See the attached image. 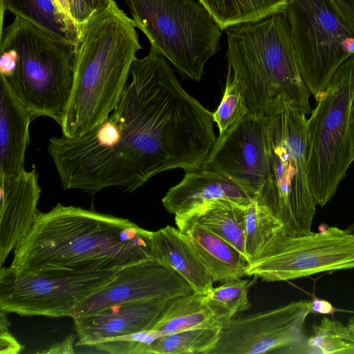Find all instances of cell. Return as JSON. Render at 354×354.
<instances>
[{
  "mask_svg": "<svg viewBox=\"0 0 354 354\" xmlns=\"http://www.w3.org/2000/svg\"><path fill=\"white\" fill-rule=\"evenodd\" d=\"M130 77L114 109L91 131L49 139L63 189L133 192L162 171L203 167L217 139L212 113L182 87L152 47L134 61Z\"/></svg>",
  "mask_w": 354,
  "mask_h": 354,
  "instance_id": "cell-1",
  "label": "cell"
},
{
  "mask_svg": "<svg viewBox=\"0 0 354 354\" xmlns=\"http://www.w3.org/2000/svg\"><path fill=\"white\" fill-rule=\"evenodd\" d=\"M152 234L128 218L57 203L38 212L10 266L32 272L118 271L153 259Z\"/></svg>",
  "mask_w": 354,
  "mask_h": 354,
  "instance_id": "cell-2",
  "label": "cell"
},
{
  "mask_svg": "<svg viewBox=\"0 0 354 354\" xmlns=\"http://www.w3.org/2000/svg\"><path fill=\"white\" fill-rule=\"evenodd\" d=\"M133 19L113 1L81 28L76 45L75 79L62 136H84L107 118L128 83L142 49Z\"/></svg>",
  "mask_w": 354,
  "mask_h": 354,
  "instance_id": "cell-3",
  "label": "cell"
},
{
  "mask_svg": "<svg viewBox=\"0 0 354 354\" xmlns=\"http://www.w3.org/2000/svg\"><path fill=\"white\" fill-rule=\"evenodd\" d=\"M227 73L249 113L266 116L282 99L306 115L310 93L302 77L283 11L227 28Z\"/></svg>",
  "mask_w": 354,
  "mask_h": 354,
  "instance_id": "cell-4",
  "label": "cell"
},
{
  "mask_svg": "<svg viewBox=\"0 0 354 354\" xmlns=\"http://www.w3.org/2000/svg\"><path fill=\"white\" fill-rule=\"evenodd\" d=\"M0 73L32 120L62 125L75 79L76 46L58 41L20 17L0 31Z\"/></svg>",
  "mask_w": 354,
  "mask_h": 354,
  "instance_id": "cell-5",
  "label": "cell"
},
{
  "mask_svg": "<svg viewBox=\"0 0 354 354\" xmlns=\"http://www.w3.org/2000/svg\"><path fill=\"white\" fill-rule=\"evenodd\" d=\"M267 117L268 168L257 200L295 236L311 232L317 203L310 188L306 115L282 98Z\"/></svg>",
  "mask_w": 354,
  "mask_h": 354,
  "instance_id": "cell-6",
  "label": "cell"
},
{
  "mask_svg": "<svg viewBox=\"0 0 354 354\" xmlns=\"http://www.w3.org/2000/svg\"><path fill=\"white\" fill-rule=\"evenodd\" d=\"M151 47L186 79L200 81L223 30L200 0H124Z\"/></svg>",
  "mask_w": 354,
  "mask_h": 354,
  "instance_id": "cell-7",
  "label": "cell"
},
{
  "mask_svg": "<svg viewBox=\"0 0 354 354\" xmlns=\"http://www.w3.org/2000/svg\"><path fill=\"white\" fill-rule=\"evenodd\" d=\"M354 97V53L334 72L307 119L310 188L317 205L335 195L352 163L350 111Z\"/></svg>",
  "mask_w": 354,
  "mask_h": 354,
  "instance_id": "cell-8",
  "label": "cell"
},
{
  "mask_svg": "<svg viewBox=\"0 0 354 354\" xmlns=\"http://www.w3.org/2000/svg\"><path fill=\"white\" fill-rule=\"evenodd\" d=\"M283 12L302 77L317 100L354 53V23L335 0H289Z\"/></svg>",
  "mask_w": 354,
  "mask_h": 354,
  "instance_id": "cell-9",
  "label": "cell"
},
{
  "mask_svg": "<svg viewBox=\"0 0 354 354\" xmlns=\"http://www.w3.org/2000/svg\"><path fill=\"white\" fill-rule=\"evenodd\" d=\"M352 268L354 233L333 226L295 236L280 230L249 263L245 275L270 282Z\"/></svg>",
  "mask_w": 354,
  "mask_h": 354,
  "instance_id": "cell-10",
  "label": "cell"
},
{
  "mask_svg": "<svg viewBox=\"0 0 354 354\" xmlns=\"http://www.w3.org/2000/svg\"><path fill=\"white\" fill-rule=\"evenodd\" d=\"M118 271L0 270V310L21 316L73 317L76 306L109 283Z\"/></svg>",
  "mask_w": 354,
  "mask_h": 354,
  "instance_id": "cell-11",
  "label": "cell"
},
{
  "mask_svg": "<svg viewBox=\"0 0 354 354\" xmlns=\"http://www.w3.org/2000/svg\"><path fill=\"white\" fill-rule=\"evenodd\" d=\"M310 300L232 318L220 328L209 354H260L279 349H299L306 339L304 324Z\"/></svg>",
  "mask_w": 354,
  "mask_h": 354,
  "instance_id": "cell-12",
  "label": "cell"
},
{
  "mask_svg": "<svg viewBox=\"0 0 354 354\" xmlns=\"http://www.w3.org/2000/svg\"><path fill=\"white\" fill-rule=\"evenodd\" d=\"M202 168L223 174L257 199L268 174L267 117L249 113L219 134Z\"/></svg>",
  "mask_w": 354,
  "mask_h": 354,
  "instance_id": "cell-13",
  "label": "cell"
},
{
  "mask_svg": "<svg viewBox=\"0 0 354 354\" xmlns=\"http://www.w3.org/2000/svg\"><path fill=\"white\" fill-rule=\"evenodd\" d=\"M187 281L174 269L154 259L127 266L107 284L75 308L72 318L95 313L111 306L193 293Z\"/></svg>",
  "mask_w": 354,
  "mask_h": 354,
  "instance_id": "cell-14",
  "label": "cell"
},
{
  "mask_svg": "<svg viewBox=\"0 0 354 354\" xmlns=\"http://www.w3.org/2000/svg\"><path fill=\"white\" fill-rule=\"evenodd\" d=\"M176 297L117 304L73 318L77 346H93L116 337L151 330Z\"/></svg>",
  "mask_w": 354,
  "mask_h": 354,
  "instance_id": "cell-15",
  "label": "cell"
},
{
  "mask_svg": "<svg viewBox=\"0 0 354 354\" xmlns=\"http://www.w3.org/2000/svg\"><path fill=\"white\" fill-rule=\"evenodd\" d=\"M0 266L30 232L36 219L41 196L35 168L17 177L0 178Z\"/></svg>",
  "mask_w": 354,
  "mask_h": 354,
  "instance_id": "cell-16",
  "label": "cell"
},
{
  "mask_svg": "<svg viewBox=\"0 0 354 354\" xmlns=\"http://www.w3.org/2000/svg\"><path fill=\"white\" fill-rule=\"evenodd\" d=\"M218 200L248 206L254 199L223 174L201 167L187 171L182 180L167 191L162 203L169 213L180 216Z\"/></svg>",
  "mask_w": 354,
  "mask_h": 354,
  "instance_id": "cell-17",
  "label": "cell"
},
{
  "mask_svg": "<svg viewBox=\"0 0 354 354\" xmlns=\"http://www.w3.org/2000/svg\"><path fill=\"white\" fill-rule=\"evenodd\" d=\"M29 111L16 97L6 82L0 80V178L19 176L24 169L29 144Z\"/></svg>",
  "mask_w": 354,
  "mask_h": 354,
  "instance_id": "cell-18",
  "label": "cell"
},
{
  "mask_svg": "<svg viewBox=\"0 0 354 354\" xmlns=\"http://www.w3.org/2000/svg\"><path fill=\"white\" fill-rule=\"evenodd\" d=\"M153 259L170 267L195 293H205L214 281L184 233L171 225L152 234Z\"/></svg>",
  "mask_w": 354,
  "mask_h": 354,
  "instance_id": "cell-19",
  "label": "cell"
},
{
  "mask_svg": "<svg viewBox=\"0 0 354 354\" xmlns=\"http://www.w3.org/2000/svg\"><path fill=\"white\" fill-rule=\"evenodd\" d=\"M207 269L214 282L241 279L249 262L232 245L205 227L192 223L176 224Z\"/></svg>",
  "mask_w": 354,
  "mask_h": 354,
  "instance_id": "cell-20",
  "label": "cell"
},
{
  "mask_svg": "<svg viewBox=\"0 0 354 354\" xmlns=\"http://www.w3.org/2000/svg\"><path fill=\"white\" fill-rule=\"evenodd\" d=\"M1 30L6 10L30 22L51 38L77 45L81 32L75 21L54 0H0Z\"/></svg>",
  "mask_w": 354,
  "mask_h": 354,
  "instance_id": "cell-21",
  "label": "cell"
},
{
  "mask_svg": "<svg viewBox=\"0 0 354 354\" xmlns=\"http://www.w3.org/2000/svg\"><path fill=\"white\" fill-rule=\"evenodd\" d=\"M248 206L229 200L216 201L189 213L175 216L176 224H198L225 240L246 257L245 214Z\"/></svg>",
  "mask_w": 354,
  "mask_h": 354,
  "instance_id": "cell-22",
  "label": "cell"
},
{
  "mask_svg": "<svg viewBox=\"0 0 354 354\" xmlns=\"http://www.w3.org/2000/svg\"><path fill=\"white\" fill-rule=\"evenodd\" d=\"M226 322L205 299V293L177 297L151 330L155 339L168 334L195 328H221Z\"/></svg>",
  "mask_w": 354,
  "mask_h": 354,
  "instance_id": "cell-23",
  "label": "cell"
},
{
  "mask_svg": "<svg viewBox=\"0 0 354 354\" xmlns=\"http://www.w3.org/2000/svg\"><path fill=\"white\" fill-rule=\"evenodd\" d=\"M220 28L263 19L283 12L289 0H200Z\"/></svg>",
  "mask_w": 354,
  "mask_h": 354,
  "instance_id": "cell-24",
  "label": "cell"
},
{
  "mask_svg": "<svg viewBox=\"0 0 354 354\" xmlns=\"http://www.w3.org/2000/svg\"><path fill=\"white\" fill-rule=\"evenodd\" d=\"M220 328L189 329L159 337L145 346L144 354H209Z\"/></svg>",
  "mask_w": 354,
  "mask_h": 354,
  "instance_id": "cell-25",
  "label": "cell"
},
{
  "mask_svg": "<svg viewBox=\"0 0 354 354\" xmlns=\"http://www.w3.org/2000/svg\"><path fill=\"white\" fill-rule=\"evenodd\" d=\"M281 230L283 224L266 205L257 199L252 201L245 214V249L249 263Z\"/></svg>",
  "mask_w": 354,
  "mask_h": 354,
  "instance_id": "cell-26",
  "label": "cell"
},
{
  "mask_svg": "<svg viewBox=\"0 0 354 354\" xmlns=\"http://www.w3.org/2000/svg\"><path fill=\"white\" fill-rule=\"evenodd\" d=\"M303 348L308 353L354 354V335L347 325L324 317L313 326L310 337L299 349Z\"/></svg>",
  "mask_w": 354,
  "mask_h": 354,
  "instance_id": "cell-27",
  "label": "cell"
},
{
  "mask_svg": "<svg viewBox=\"0 0 354 354\" xmlns=\"http://www.w3.org/2000/svg\"><path fill=\"white\" fill-rule=\"evenodd\" d=\"M257 279L254 277L252 281L232 279L216 288L212 286L205 293V301L227 322L237 313L251 307L248 292Z\"/></svg>",
  "mask_w": 354,
  "mask_h": 354,
  "instance_id": "cell-28",
  "label": "cell"
},
{
  "mask_svg": "<svg viewBox=\"0 0 354 354\" xmlns=\"http://www.w3.org/2000/svg\"><path fill=\"white\" fill-rule=\"evenodd\" d=\"M249 113L245 97L236 83L227 72L225 87L221 101L212 113L219 134L223 133Z\"/></svg>",
  "mask_w": 354,
  "mask_h": 354,
  "instance_id": "cell-29",
  "label": "cell"
},
{
  "mask_svg": "<svg viewBox=\"0 0 354 354\" xmlns=\"http://www.w3.org/2000/svg\"><path fill=\"white\" fill-rule=\"evenodd\" d=\"M6 312L0 310V353L16 354L20 353L24 346L9 330L10 323Z\"/></svg>",
  "mask_w": 354,
  "mask_h": 354,
  "instance_id": "cell-30",
  "label": "cell"
},
{
  "mask_svg": "<svg viewBox=\"0 0 354 354\" xmlns=\"http://www.w3.org/2000/svg\"><path fill=\"white\" fill-rule=\"evenodd\" d=\"M73 19L81 29L82 26L94 15L84 0H68Z\"/></svg>",
  "mask_w": 354,
  "mask_h": 354,
  "instance_id": "cell-31",
  "label": "cell"
},
{
  "mask_svg": "<svg viewBox=\"0 0 354 354\" xmlns=\"http://www.w3.org/2000/svg\"><path fill=\"white\" fill-rule=\"evenodd\" d=\"M75 339V334L72 333L68 335L62 342L50 345L46 350L39 352L46 354H68L73 353V344Z\"/></svg>",
  "mask_w": 354,
  "mask_h": 354,
  "instance_id": "cell-32",
  "label": "cell"
},
{
  "mask_svg": "<svg viewBox=\"0 0 354 354\" xmlns=\"http://www.w3.org/2000/svg\"><path fill=\"white\" fill-rule=\"evenodd\" d=\"M337 310L329 301L314 298L310 300V313H315L322 315H332Z\"/></svg>",
  "mask_w": 354,
  "mask_h": 354,
  "instance_id": "cell-33",
  "label": "cell"
},
{
  "mask_svg": "<svg viewBox=\"0 0 354 354\" xmlns=\"http://www.w3.org/2000/svg\"><path fill=\"white\" fill-rule=\"evenodd\" d=\"M93 15L102 12L110 8L113 0H84Z\"/></svg>",
  "mask_w": 354,
  "mask_h": 354,
  "instance_id": "cell-34",
  "label": "cell"
},
{
  "mask_svg": "<svg viewBox=\"0 0 354 354\" xmlns=\"http://www.w3.org/2000/svg\"><path fill=\"white\" fill-rule=\"evenodd\" d=\"M349 145L351 160L352 162L354 161V97L352 101L350 111L349 122Z\"/></svg>",
  "mask_w": 354,
  "mask_h": 354,
  "instance_id": "cell-35",
  "label": "cell"
},
{
  "mask_svg": "<svg viewBox=\"0 0 354 354\" xmlns=\"http://www.w3.org/2000/svg\"><path fill=\"white\" fill-rule=\"evenodd\" d=\"M342 11L354 23V0H335Z\"/></svg>",
  "mask_w": 354,
  "mask_h": 354,
  "instance_id": "cell-36",
  "label": "cell"
},
{
  "mask_svg": "<svg viewBox=\"0 0 354 354\" xmlns=\"http://www.w3.org/2000/svg\"><path fill=\"white\" fill-rule=\"evenodd\" d=\"M54 1L65 14L71 17V8L68 0H54Z\"/></svg>",
  "mask_w": 354,
  "mask_h": 354,
  "instance_id": "cell-37",
  "label": "cell"
},
{
  "mask_svg": "<svg viewBox=\"0 0 354 354\" xmlns=\"http://www.w3.org/2000/svg\"><path fill=\"white\" fill-rule=\"evenodd\" d=\"M347 326L348 327L349 330L351 331L352 334L354 335V317H351L349 319Z\"/></svg>",
  "mask_w": 354,
  "mask_h": 354,
  "instance_id": "cell-38",
  "label": "cell"
},
{
  "mask_svg": "<svg viewBox=\"0 0 354 354\" xmlns=\"http://www.w3.org/2000/svg\"><path fill=\"white\" fill-rule=\"evenodd\" d=\"M348 231L354 233V222L352 223L350 225H348L346 229Z\"/></svg>",
  "mask_w": 354,
  "mask_h": 354,
  "instance_id": "cell-39",
  "label": "cell"
}]
</instances>
